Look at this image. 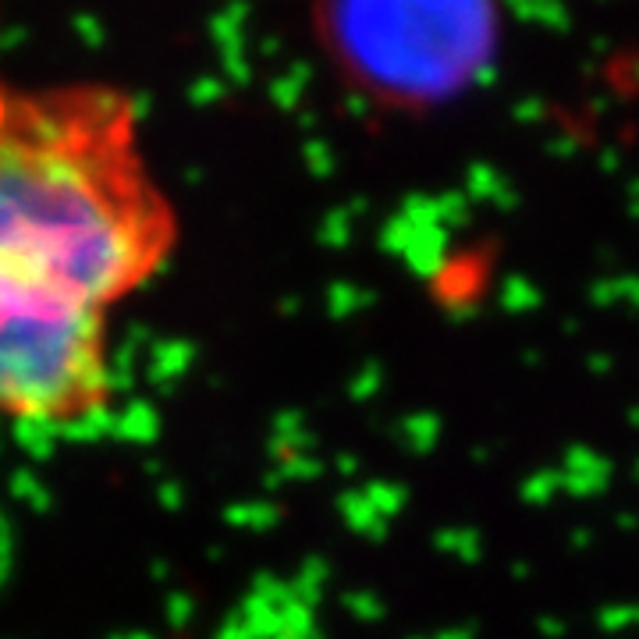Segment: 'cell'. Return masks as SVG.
Returning <instances> with one entry per match:
<instances>
[{
	"label": "cell",
	"instance_id": "cell-3",
	"mask_svg": "<svg viewBox=\"0 0 639 639\" xmlns=\"http://www.w3.org/2000/svg\"><path fill=\"white\" fill-rule=\"evenodd\" d=\"M618 299H626V306L639 310V278H626V281H618Z\"/></svg>",
	"mask_w": 639,
	"mask_h": 639
},
{
	"label": "cell",
	"instance_id": "cell-2",
	"mask_svg": "<svg viewBox=\"0 0 639 639\" xmlns=\"http://www.w3.org/2000/svg\"><path fill=\"white\" fill-rule=\"evenodd\" d=\"M632 626H639V604L607 607L604 612V629H632Z\"/></svg>",
	"mask_w": 639,
	"mask_h": 639
},
{
	"label": "cell",
	"instance_id": "cell-4",
	"mask_svg": "<svg viewBox=\"0 0 639 639\" xmlns=\"http://www.w3.org/2000/svg\"><path fill=\"white\" fill-rule=\"evenodd\" d=\"M629 213L632 217H639V178L629 186Z\"/></svg>",
	"mask_w": 639,
	"mask_h": 639
},
{
	"label": "cell",
	"instance_id": "cell-6",
	"mask_svg": "<svg viewBox=\"0 0 639 639\" xmlns=\"http://www.w3.org/2000/svg\"><path fill=\"white\" fill-rule=\"evenodd\" d=\"M636 480H639V462H636Z\"/></svg>",
	"mask_w": 639,
	"mask_h": 639
},
{
	"label": "cell",
	"instance_id": "cell-5",
	"mask_svg": "<svg viewBox=\"0 0 639 639\" xmlns=\"http://www.w3.org/2000/svg\"><path fill=\"white\" fill-rule=\"evenodd\" d=\"M629 419H632V426H639V408H632V413H629Z\"/></svg>",
	"mask_w": 639,
	"mask_h": 639
},
{
	"label": "cell",
	"instance_id": "cell-1",
	"mask_svg": "<svg viewBox=\"0 0 639 639\" xmlns=\"http://www.w3.org/2000/svg\"><path fill=\"white\" fill-rule=\"evenodd\" d=\"M178 238L128 89L0 71V423L57 430L111 408L114 316Z\"/></svg>",
	"mask_w": 639,
	"mask_h": 639
}]
</instances>
